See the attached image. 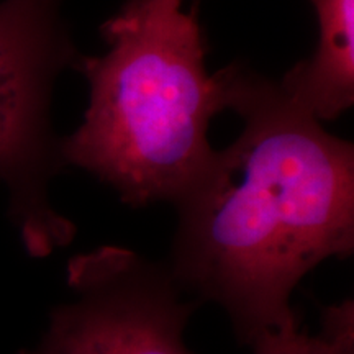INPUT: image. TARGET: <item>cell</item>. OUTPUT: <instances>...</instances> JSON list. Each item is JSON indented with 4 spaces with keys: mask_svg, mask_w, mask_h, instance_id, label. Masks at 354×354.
<instances>
[{
    "mask_svg": "<svg viewBox=\"0 0 354 354\" xmlns=\"http://www.w3.org/2000/svg\"><path fill=\"white\" fill-rule=\"evenodd\" d=\"M312 3L318 19L317 50L279 84L313 117L330 122L354 102V0Z\"/></svg>",
    "mask_w": 354,
    "mask_h": 354,
    "instance_id": "5b68a950",
    "label": "cell"
},
{
    "mask_svg": "<svg viewBox=\"0 0 354 354\" xmlns=\"http://www.w3.org/2000/svg\"><path fill=\"white\" fill-rule=\"evenodd\" d=\"M180 0H131L104 26L110 50L84 57V122L61 140L64 166L87 171L135 207L174 203L215 156L209 125L227 109L221 71Z\"/></svg>",
    "mask_w": 354,
    "mask_h": 354,
    "instance_id": "7a4b0ae2",
    "label": "cell"
},
{
    "mask_svg": "<svg viewBox=\"0 0 354 354\" xmlns=\"http://www.w3.org/2000/svg\"><path fill=\"white\" fill-rule=\"evenodd\" d=\"M254 354H354V304L326 305L317 335L304 333L300 320L266 331L251 343Z\"/></svg>",
    "mask_w": 354,
    "mask_h": 354,
    "instance_id": "8992f818",
    "label": "cell"
},
{
    "mask_svg": "<svg viewBox=\"0 0 354 354\" xmlns=\"http://www.w3.org/2000/svg\"><path fill=\"white\" fill-rule=\"evenodd\" d=\"M180 2H183V0H180Z\"/></svg>",
    "mask_w": 354,
    "mask_h": 354,
    "instance_id": "52a82bcc",
    "label": "cell"
},
{
    "mask_svg": "<svg viewBox=\"0 0 354 354\" xmlns=\"http://www.w3.org/2000/svg\"><path fill=\"white\" fill-rule=\"evenodd\" d=\"M71 59L56 0L0 2V180L8 215L33 258H46L76 234L50 197L51 180L64 167L51 130V91Z\"/></svg>",
    "mask_w": 354,
    "mask_h": 354,
    "instance_id": "3957f363",
    "label": "cell"
},
{
    "mask_svg": "<svg viewBox=\"0 0 354 354\" xmlns=\"http://www.w3.org/2000/svg\"><path fill=\"white\" fill-rule=\"evenodd\" d=\"M221 74L245 127L174 202L167 268L251 346L299 320L290 295L313 268L353 254L354 148L279 82L234 66Z\"/></svg>",
    "mask_w": 354,
    "mask_h": 354,
    "instance_id": "6da1fadb",
    "label": "cell"
},
{
    "mask_svg": "<svg viewBox=\"0 0 354 354\" xmlns=\"http://www.w3.org/2000/svg\"><path fill=\"white\" fill-rule=\"evenodd\" d=\"M74 299L51 312L41 342L20 354H192L184 331L201 302L167 264L122 246H100L68 263Z\"/></svg>",
    "mask_w": 354,
    "mask_h": 354,
    "instance_id": "277c9868",
    "label": "cell"
}]
</instances>
